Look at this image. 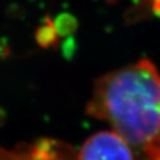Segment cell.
<instances>
[{
  "instance_id": "cell-1",
  "label": "cell",
  "mask_w": 160,
  "mask_h": 160,
  "mask_svg": "<svg viewBox=\"0 0 160 160\" xmlns=\"http://www.w3.org/2000/svg\"><path fill=\"white\" fill-rule=\"evenodd\" d=\"M108 122L135 150L137 158L160 149V72L152 61H139L95 81L86 107Z\"/></svg>"
},
{
  "instance_id": "cell-2",
  "label": "cell",
  "mask_w": 160,
  "mask_h": 160,
  "mask_svg": "<svg viewBox=\"0 0 160 160\" xmlns=\"http://www.w3.org/2000/svg\"><path fill=\"white\" fill-rule=\"evenodd\" d=\"M78 160H138L135 150L116 131L91 135L80 148Z\"/></svg>"
},
{
  "instance_id": "cell-3",
  "label": "cell",
  "mask_w": 160,
  "mask_h": 160,
  "mask_svg": "<svg viewBox=\"0 0 160 160\" xmlns=\"http://www.w3.org/2000/svg\"><path fill=\"white\" fill-rule=\"evenodd\" d=\"M36 39L41 47L47 48L52 46L57 39V30L53 21H51L49 18H46L45 23L40 26L36 32Z\"/></svg>"
},
{
  "instance_id": "cell-4",
  "label": "cell",
  "mask_w": 160,
  "mask_h": 160,
  "mask_svg": "<svg viewBox=\"0 0 160 160\" xmlns=\"http://www.w3.org/2000/svg\"><path fill=\"white\" fill-rule=\"evenodd\" d=\"M57 33H67L71 32L76 28V21L72 17L68 15L60 16L57 19V25H55Z\"/></svg>"
},
{
  "instance_id": "cell-5",
  "label": "cell",
  "mask_w": 160,
  "mask_h": 160,
  "mask_svg": "<svg viewBox=\"0 0 160 160\" xmlns=\"http://www.w3.org/2000/svg\"><path fill=\"white\" fill-rule=\"evenodd\" d=\"M138 160H160V149L155 151V152H151L149 155L145 156V157L140 158Z\"/></svg>"
},
{
  "instance_id": "cell-6",
  "label": "cell",
  "mask_w": 160,
  "mask_h": 160,
  "mask_svg": "<svg viewBox=\"0 0 160 160\" xmlns=\"http://www.w3.org/2000/svg\"><path fill=\"white\" fill-rule=\"evenodd\" d=\"M151 9H152L155 15L160 17V0H152V2H151Z\"/></svg>"
},
{
  "instance_id": "cell-7",
  "label": "cell",
  "mask_w": 160,
  "mask_h": 160,
  "mask_svg": "<svg viewBox=\"0 0 160 160\" xmlns=\"http://www.w3.org/2000/svg\"><path fill=\"white\" fill-rule=\"evenodd\" d=\"M151 2H152V0H151Z\"/></svg>"
}]
</instances>
